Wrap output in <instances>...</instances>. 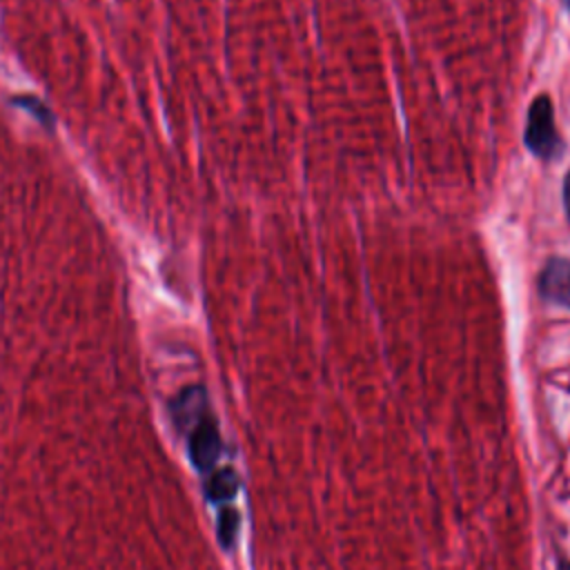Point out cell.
Returning a JSON list of instances; mask_svg holds the SVG:
<instances>
[{
	"label": "cell",
	"mask_w": 570,
	"mask_h": 570,
	"mask_svg": "<svg viewBox=\"0 0 570 570\" xmlns=\"http://www.w3.org/2000/svg\"><path fill=\"white\" fill-rule=\"evenodd\" d=\"M523 145L530 149L532 156H537L546 163L559 158V154L563 149V140H561V136L557 131V122H554V105L548 94L534 96L528 107Z\"/></svg>",
	"instance_id": "6da1fadb"
},
{
	"label": "cell",
	"mask_w": 570,
	"mask_h": 570,
	"mask_svg": "<svg viewBox=\"0 0 570 570\" xmlns=\"http://www.w3.org/2000/svg\"><path fill=\"white\" fill-rule=\"evenodd\" d=\"M541 301L570 309V258L550 256L537 278Z\"/></svg>",
	"instance_id": "7a4b0ae2"
},
{
	"label": "cell",
	"mask_w": 570,
	"mask_h": 570,
	"mask_svg": "<svg viewBox=\"0 0 570 570\" xmlns=\"http://www.w3.org/2000/svg\"><path fill=\"white\" fill-rule=\"evenodd\" d=\"M218 454H220V434H218L214 416L205 407L200 414V421L191 434V459L200 470H207L216 463Z\"/></svg>",
	"instance_id": "3957f363"
},
{
	"label": "cell",
	"mask_w": 570,
	"mask_h": 570,
	"mask_svg": "<svg viewBox=\"0 0 570 570\" xmlns=\"http://www.w3.org/2000/svg\"><path fill=\"white\" fill-rule=\"evenodd\" d=\"M238 492V476L234 470H220L212 476V481L207 483V494L212 501H220V499H232Z\"/></svg>",
	"instance_id": "277c9868"
},
{
	"label": "cell",
	"mask_w": 570,
	"mask_h": 570,
	"mask_svg": "<svg viewBox=\"0 0 570 570\" xmlns=\"http://www.w3.org/2000/svg\"><path fill=\"white\" fill-rule=\"evenodd\" d=\"M238 525H240V519H238V512L236 510H225L220 514V521H218V539L225 548H232L234 541H236V532H238Z\"/></svg>",
	"instance_id": "5b68a950"
},
{
	"label": "cell",
	"mask_w": 570,
	"mask_h": 570,
	"mask_svg": "<svg viewBox=\"0 0 570 570\" xmlns=\"http://www.w3.org/2000/svg\"><path fill=\"white\" fill-rule=\"evenodd\" d=\"M561 200H563V212H566V218H568V223H570V169H568V171H566V176H563Z\"/></svg>",
	"instance_id": "8992f818"
},
{
	"label": "cell",
	"mask_w": 570,
	"mask_h": 570,
	"mask_svg": "<svg viewBox=\"0 0 570 570\" xmlns=\"http://www.w3.org/2000/svg\"><path fill=\"white\" fill-rule=\"evenodd\" d=\"M554 568H557V570H570V559H568L566 554L557 552V554H554Z\"/></svg>",
	"instance_id": "52a82bcc"
}]
</instances>
